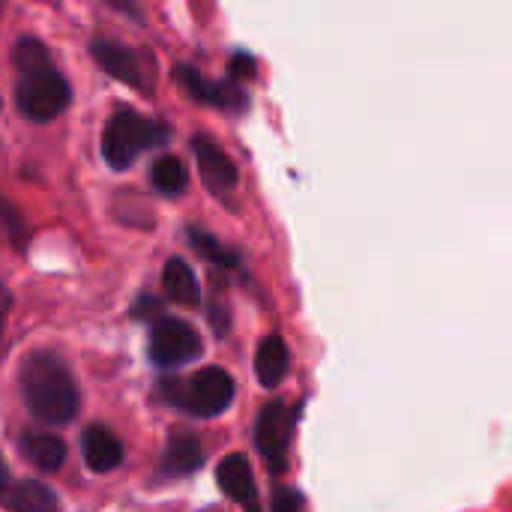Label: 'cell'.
Returning a JSON list of instances; mask_svg holds the SVG:
<instances>
[{
    "mask_svg": "<svg viewBox=\"0 0 512 512\" xmlns=\"http://www.w3.org/2000/svg\"><path fill=\"white\" fill-rule=\"evenodd\" d=\"M201 354V336L195 333V327H189L186 321L177 318H162L153 324L150 330V360L156 366H183L189 360H195Z\"/></svg>",
    "mask_w": 512,
    "mask_h": 512,
    "instance_id": "cell-7",
    "label": "cell"
},
{
    "mask_svg": "<svg viewBox=\"0 0 512 512\" xmlns=\"http://www.w3.org/2000/svg\"><path fill=\"white\" fill-rule=\"evenodd\" d=\"M9 306H12V294H9V288H6V285H0V336H3V324H6Z\"/></svg>",
    "mask_w": 512,
    "mask_h": 512,
    "instance_id": "cell-21",
    "label": "cell"
},
{
    "mask_svg": "<svg viewBox=\"0 0 512 512\" xmlns=\"http://www.w3.org/2000/svg\"><path fill=\"white\" fill-rule=\"evenodd\" d=\"M162 288L165 294L180 303V306H195L201 300V288H198V279L192 273V267L183 261V258H171L162 270Z\"/></svg>",
    "mask_w": 512,
    "mask_h": 512,
    "instance_id": "cell-15",
    "label": "cell"
},
{
    "mask_svg": "<svg viewBox=\"0 0 512 512\" xmlns=\"http://www.w3.org/2000/svg\"><path fill=\"white\" fill-rule=\"evenodd\" d=\"M297 423V411L288 408L285 402H270L264 405L258 426H255V444L264 456V465L270 468V474H282L288 465V444H291V432Z\"/></svg>",
    "mask_w": 512,
    "mask_h": 512,
    "instance_id": "cell-5",
    "label": "cell"
},
{
    "mask_svg": "<svg viewBox=\"0 0 512 512\" xmlns=\"http://www.w3.org/2000/svg\"><path fill=\"white\" fill-rule=\"evenodd\" d=\"M216 480H219V489H222L228 498H234V501L243 507V512H261L258 486H255L252 468H249V462H246L240 453L228 456V459L219 465Z\"/></svg>",
    "mask_w": 512,
    "mask_h": 512,
    "instance_id": "cell-9",
    "label": "cell"
},
{
    "mask_svg": "<svg viewBox=\"0 0 512 512\" xmlns=\"http://www.w3.org/2000/svg\"><path fill=\"white\" fill-rule=\"evenodd\" d=\"M6 489H9V471H6V465L0 459V498L6 495Z\"/></svg>",
    "mask_w": 512,
    "mask_h": 512,
    "instance_id": "cell-22",
    "label": "cell"
},
{
    "mask_svg": "<svg viewBox=\"0 0 512 512\" xmlns=\"http://www.w3.org/2000/svg\"><path fill=\"white\" fill-rule=\"evenodd\" d=\"M177 78L186 84V90L198 99V102H207V105H216V108H240L246 102V96L234 87V84H225V81H210L204 78L198 69L192 66H180L177 69Z\"/></svg>",
    "mask_w": 512,
    "mask_h": 512,
    "instance_id": "cell-10",
    "label": "cell"
},
{
    "mask_svg": "<svg viewBox=\"0 0 512 512\" xmlns=\"http://www.w3.org/2000/svg\"><path fill=\"white\" fill-rule=\"evenodd\" d=\"M273 510L276 512H300V495L291 489H276L273 495Z\"/></svg>",
    "mask_w": 512,
    "mask_h": 512,
    "instance_id": "cell-19",
    "label": "cell"
},
{
    "mask_svg": "<svg viewBox=\"0 0 512 512\" xmlns=\"http://www.w3.org/2000/svg\"><path fill=\"white\" fill-rule=\"evenodd\" d=\"M21 396L27 411L45 426H63L78 414V387L66 363L51 351H36L21 366Z\"/></svg>",
    "mask_w": 512,
    "mask_h": 512,
    "instance_id": "cell-2",
    "label": "cell"
},
{
    "mask_svg": "<svg viewBox=\"0 0 512 512\" xmlns=\"http://www.w3.org/2000/svg\"><path fill=\"white\" fill-rule=\"evenodd\" d=\"M6 507L12 512H57L60 510V501L57 495L36 483V480H21L15 483L12 489H6Z\"/></svg>",
    "mask_w": 512,
    "mask_h": 512,
    "instance_id": "cell-14",
    "label": "cell"
},
{
    "mask_svg": "<svg viewBox=\"0 0 512 512\" xmlns=\"http://www.w3.org/2000/svg\"><path fill=\"white\" fill-rule=\"evenodd\" d=\"M189 243H192V246L207 258V261H213L216 267L231 270V267H237V264H240V255H237V252H231V249H225V246H219V243H216V237H210L207 231L189 228Z\"/></svg>",
    "mask_w": 512,
    "mask_h": 512,
    "instance_id": "cell-18",
    "label": "cell"
},
{
    "mask_svg": "<svg viewBox=\"0 0 512 512\" xmlns=\"http://www.w3.org/2000/svg\"><path fill=\"white\" fill-rule=\"evenodd\" d=\"M15 102L18 111L33 120V123H48L54 120L66 105H69V84L63 72L54 66L48 48L39 39L24 36L15 48Z\"/></svg>",
    "mask_w": 512,
    "mask_h": 512,
    "instance_id": "cell-1",
    "label": "cell"
},
{
    "mask_svg": "<svg viewBox=\"0 0 512 512\" xmlns=\"http://www.w3.org/2000/svg\"><path fill=\"white\" fill-rule=\"evenodd\" d=\"M204 462V450L192 435L174 432L168 438V450H165V471L168 474H192L198 471Z\"/></svg>",
    "mask_w": 512,
    "mask_h": 512,
    "instance_id": "cell-16",
    "label": "cell"
},
{
    "mask_svg": "<svg viewBox=\"0 0 512 512\" xmlns=\"http://www.w3.org/2000/svg\"><path fill=\"white\" fill-rule=\"evenodd\" d=\"M18 450L21 456L36 465L39 471H60L66 462V444L57 435H45V432H24L18 438Z\"/></svg>",
    "mask_w": 512,
    "mask_h": 512,
    "instance_id": "cell-12",
    "label": "cell"
},
{
    "mask_svg": "<svg viewBox=\"0 0 512 512\" xmlns=\"http://www.w3.org/2000/svg\"><path fill=\"white\" fill-rule=\"evenodd\" d=\"M84 462L96 471V474H108L123 462V444L120 438L105 429V426H90L84 432Z\"/></svg>",
    "mask_w": 512,
    "mask_h": 512,
    "instance_id": "cell-11",
    "label": "cell"
},
{
    "mask_svg": "<svg viewBox=\"0 0 512 512\" xmlns=\"http://www.w3.org/2000/svg\"><path fill=\"white\" fill-rule=\"evenodd\" d=\"M192 153H195V159H198V168H201V177H204L207 189H210L216 198H228V195L237 189V168H234V162L225 156V150H219L213 138L195 135V138H192Z\"/></svg>",
    "mask_w": 512,
    "mask_h": 512,
    "instance_id": "cell-8",
    "label": "cell"
},
{
    "mask_svg": "<svg viewBox=\"0 0 512 512\" xmlns=\"http://www.w3.org/2000/svg\"><path fill=\"white\" fill-rule=\"evenodd\" d=\"M90 51H93L96 63H99L108 75H114L117 81H123V84H129V87H138V90H144V93L153 90V81H150L153 63H150V57L141 54L138 48L123 45V42H117V39H102V36H99V39L90 42Z\"/></svg>",
    "mask_w": 512,
    "mask_h": 512,
    "instance_id": "cell-6",
    "label": "cell"
},
{
    "mask_svg": "<svg viewBox=\"0 0 512 512\" xmlns=\"http://www.w3.org/2000/svg\"><path fill=\"white\" fill-rule=\"evenodd\" d=\"M171 129L159 120H150L138 111H117L102 135V156L111 168H129L144 150L165 144Z\"/></svg>",
    "mask_w": 512,
    "mask_h": 512,
    "instance_id": "cell-3",
    "label": "cell"
},
{
    "mask_svg": "<svg viewBox=\"0 0 512 512\" xmlns=\"http://www.w3.org/2000/svg\"><path fill=\"white\" fill-rule=\"evenodd\" d=\"M162 396L192 417H219L234 402V378L207 366L183 381H162Z\"/></svg>",
    "mask_w": 512,
    "mask_h": 512,
    "instance_id": "cell-4",
    "label": "cell"
},
{
    "mask_svg": "<svg viewBox=\"0 0 512 512\" xmlns=\"http://www.w3.org/2000/svg\"><path fill=\"white\" fill-rule=\"evenodd\" d=\"M255 60L249 57V54H234V60H231V72L237 75V78H252L255 72Z\"/></svg>",
    "mask_w": 512,
    "mask_h": 512,
    "instance_id": "cell-20",
    "label": "cell"
},
{
    "mask_svg": "<svg viewBox=\"0 0 512 512\" xmlns=\"http://www.w3.org/2000/svg\"><path fill=\"white\" fill-rule=\"evenodd\" d=\"M150 183L162 192V195H183L186 186H189V174L183 168V162L177 156H162L153 162L150 168Z\"/></svg>",
    "mask_w": 512,
    "mask_h": 512,
    "instance_id": "cell-17",
    "label": "cell"
},
{
    "mask_svg": "<svg viewBox=\"0 0 512 512\" xmlns=\"http://www.w3.org/2000/svg\"><path fill=\"white\" fill-rule=\"evenodd\" d=\"M288 366H291V357H288V348L279 336H267L255 354V372H258V381L267 387V390H276L285 375H288Z\"/></svg>",
    "mask_w": 512,
    "mask_h": 512,
    "instance_id": "cell-13",
    "label": "cell"
}]
</instances>
